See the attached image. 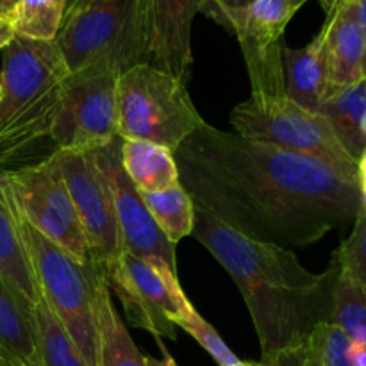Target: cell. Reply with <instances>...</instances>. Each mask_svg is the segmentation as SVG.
Here are the masks:
<instances>
[{"instance_id":"9a60e30c","label":"cell","mask_w":366,"mask_h":366,"mask_svg":"<svg viewBox=\"0 0 366 366\" xmlns=\"http://www.w3.org/2000/svg\"><path fill=\"white\" fill-rule=\"evenodd\" d=\"M324 36L327 93L366 79V38L356 18L354 2H340L327 13Z\"/></svg>"},{"instance_id":"4316f807","label":"cell","mask_w":366,"mask_h":366,"mask_svg":"<svg viewBox=\"0 0 366 366\" xmlns=\"http://www.w3.org/2000/svg\"><path fill=\"white\" fill-rule=\"evenodd\" d=\"M332 259L338 263L340 274L347 275L366 288V207H361L354 220L350 234L343 239Z\"/></svg>"},{"instance_id":"83f0119b","label":"cell","mask_w":366,"mask_h":366,"mask_svg":"<svg viewBox=\"0 0 366 366\" xmlns=\"http://www.w3.org/2000/svg\"><path fill=\"white\" fill-rule=\"evenodd\" d=\"M182 331L188 332L214 361L218 366H232L239 363L242 360H238L234 352L227 347V343L222 340V336L218 335L217 329L202 317L197 310H193L181 324L177 325Z\"/></svg>"},{"instance_id":"4fadbf2b","label":"cell","mask_w":366,"mask_h":366,"mask_svg":"<svg viewBox=\"0 0 366 366\" xmlns=\"http://www.w3.org/2000/svg\"><path fill=\"white\" fill-rule=\"evenodd\" d=\"M295 13L290 0H254L236 21L232 34L238 38L245 59L250 97H285V31Z\"/></svg>"},{"instance_id":"8992f818","label":"cell","mask_w":366,"mask_h":366,"mask_svg":"<svg viewBox=\"0 0 366 366\" xmlns=\"http://www.w3.org/2000/svg\"><path fill=\"white\" fill-rule=\"evenodd\" d=\"M18 217L43 300L68 332L88 366H99V327L93 297L95 263H79L39 234L21 217L20 209Z\"/></svg>"},{"instance_id":"1f68e13d","label":"cell","mask_w":366,"mask_h":366,"mask_svg":"<svg viewBox=\"0 0 366 366\" xmlns=\"http://www.w3.org/2000/svg\"><path fill=\"white\" fill-rule=\"evenodd\" d=\"M13 38H14V32H13V29H11L9 21L4 20V18H0V50L6 49Z\"/></svg>"},{"instance_id":"5bb4252c","label":"cell","mask_w":366,"mask_h":366,"mask_svg":"<svg viewBox=\"0 0 366 366\" xmlns=\"http://www.w3.org/2000/svg\"><path fill=\"white\" fill-rule=\"evenodd\" d=\"M206 0H145L149 63L188 82L193 64L192 25Z\"/></svg>"},{"instance_id":"b9f144b4","label":"cell","mask_w":366,"mask_h":366,"mask_svg":"<svg viewBox=\"0 0 366 366\" xmlns=\"http://www.w3.org/2000/svg\"><path fill=\"white\" fill-rule=\"evenodd\" d=\"M7 2H9V4H11V6H14V4H16V2H18V0H7Z\"/></svg>"},{"instance_id":"d4e9b609","label":"cell","mask_w":366,"mask_h":366,"mask_svg":"<svg viewBox=\"0 0 366 366\" xmlns=\"http://www.w3.org/2000/svg\"><path fill=\"white\" fill-rule=\"evenodd\" d=\"M331 324L342 329L354 345L366 349V288L338 274L332 292Z\"/></svg>"},{"instance_id":"cb8c5ba5","label":"cell","mask_w":366,"mask_h":366,"mask_svg":"<svg viewBox=\"0 0 366 366\" xmlns=\"http://www.w3.org/2000/svg\"><path fill=\"white\" fill-rule=\"evenodd\" d=\"M34 317L41 366H88L43 297L34 306Z\"/></svg>"},{"instance_id":"277c9868","label":"cell","mask_w":366,"mask_h":366,"mask_svg":"<svg viewBox=\"0 0 366 366\" xmlns=\"http://www.w3.org/2000/svg\"><path fill=\"white\" fill-rule=\"evenodd\" d=\"M54 43L70 75L149 63L145 0H75Z\"/></svg>"},{"instance_id":"e0dca14e","label":"cell","mask_w":366,"mask_h":366,"mask_svg":"<svg viewBox=\"0 0 366 366\" xmlns=\"http://www.w3.org/2000/svg\"><path fill=\"white\" fill-rule=\"evenodd\" d=\"M97 327H99V366H147V361L136 347L131 332L117 311L106 274L95 263L93 274Z\"/></svg>"},{"instance_id":"60d3db41","label":"cell","mask_w":366,"mask_h":366,"mask_svg":"<svg viewBox=\"0 0 366 366\" xmlns=\"http://www.w3.org/2000/svg\"><path fill=\"white\" fill-rule=\"evenodd\" d=\"M340 2H350V0H336V4H335V6H338ZM332 9H335V7H332ZM332 9H331V11H332Z\"/></svg>"},{"instance_id":"ac0fdd59","label":"cell","mask_w":366,"mask_h":366,"mask_svg":"<svg viewBox=\"0 0 366 366\" xmlns=\"http://www.w3.org/2000/svg\"><path fill=\"white\" fill-rule=\"evenodd\" d=\"M285 97L306 109L318 111L327 93L324 36L318 32L302 49H282Z\"/></svg>"},{"instance_id":"30bf717a","label":"cell","mask_w":366,"mask_h":366,"mask_svg":"<svg viewBox=\"0 0 366 366\" xmlns=\"http://www.w3.org/2000/svg\"><path fill=\"white\" fill-rule=\"evenodd\" d=\"M117 81L111 71L70 75L49 136L56 150H97L118 139Z\"/></svg>"},{"instance_id":"603a6c76","label":"cell","mask_w":366,"mask_h":366,"mask_svg":"<svg viewBox=\"0 0 366 366\" xmlns=\"http://www.w3.org/2000/svg\"><path fill=\"white\" fill-rule=\"evenodd\" d=\"M68 0H18L7 21L14 36L54 41L63 25Z\"/></svg>"},{"instance_id":"f1b7e54d","label":"cell","mask_w":366,"mask_h":366,"mask_svg":"<svg viewBox=\"0 0 366 366\" xmlns=\"http://www.w3.org/2000/svg\"><path fill=\"white\" fill-rule=\"evenodd\" d=\"M252 2L254 0H206L202 13L232 32L236 21L242 18V14Z\"/></svg>"},{"instance_id":"44dd1931","label":"cell","mask_w":366,"mask_h":366,"mask_svg":"<svg viewBox=\"0 0 366 366\" xmlns=\"http://www.w3.org/2000/svg\"><path fill=\"white\" fill-rule=\"evenodd\" d=\"M318 111L332 125L347 152L360 163L366 152V145L361 138V120L366 111V81L331 92Z\"/></svg>"},{"instance_id":"f6af8a7d","label":"cell","mask_w":366,"mask_h":366,"mask_svg":"<svg viewBox=\"0 0 366 366\" xmlns=\"http://www.w3.org/2000/svg\"><path fill=\"white\" fill-rule=\"evenodd\" d=\"M365 81H366V79H365Z\"/></svg>"},{"instance_id":"d6986e66","label":"cell","mask_w":366,"mask_h":366,"mask_svg":"<svg viewBox=\"0 0 366 366\" xmlns=\"http://www.w3.org/2000/svg\"><path fill=\"white\" fill-rule=\"evenodd\" d=\"M0 356L13 366H41L34 307L0 279Z\"/></svg>"},{"instance_id":"7c38bea8","label":"cell","mask_w":366,"mask_h":366,"mask_svg":"<svg viewBox=\"0 0 366 366\" xmlns=\"http://www.w3.org/2000/svg\"><path fill=\"white\" fill-rule=\"evenodd\" d=\"M64 184L74 200L92 261L106 270L124 252L109 188L97 163L95 150H54Z\"/></svg>"},{"instance_id":"7bdbcfd3","label":"cell","mask_w":366,"mask_h":366,"mask_svg":"<svg viewBox=\"0 0 366 366\" xmlns=\"http://www.w3.org/2000/svg\"><path fill=\"white\" fill-rule=\"evenodd\" d=\"M75 2V0H68V6H70V4H74Z\"/></svg>"},{"instance_id":"f546056e","label":"cell","mask_w":366,"mask_h":366,"mask_svg":"<svg viewBox=\"0 0 366 366\" xmlns=\"http://www.w3.org/2000/svg\"><path fill=\"white\" fill-rule=\"evenodd\" d=\"M261 363L264 366H307L306 343L281 350V352L274 354L268 360H261Z\"/></svg>"},{"instance_id":"ab89813d","label":"cell","mask_w":366,"mask_h":366,"mask_svg":"<svg viewBox=\"0 0 366 366\" xmlns=\"http://www.w3.org/2000/svg\"><path fill=\"white\" fill-rule=\"evenodd\" d=\"M0 366H13V365H9L6 360H4L2 356H0Z\"/></svg>"},{"instance_id":"9c48e42d","label":"cell","mask_w":366,"mask_h":366,"mask_svg":"<svg viewBox=\"0 0 366 366\" xmlns=\"http://www.w3.org/2000/svg\"><path fill=\"white\" fill-rule=\"evenodd\" d=\"M104 274L134 327L150 332L156 342L177 340V325L195 310L181 281L164 277L152 264L127 250Z\"/></svg>"},{"instance_id":"e575fe53","label":"cell","mask_w":366,"mask_h":366,"mask_svg":"<svg viewBox=\"0 0 366 366\" xmlns=\"http://www.w3.org/2000/svg\"><path fill=\"white\" fill-rule=\"evenodd\" d=\"M11 9H13V6H11L7 0H0V18H4V20H7V16H9Z\"/></svg>"},{"instance_id":"f35d334b","label":"cell","mask_w":366,"mask_h":366,"mask_svg":"<svg viewBox=\"0 0 366 366\" xmlns=\"http://www.w3.org/2000/svg\"><path fill=\"white\" fill-rule=\"evenodd\" d=\"M232 366H264V365L263 363H249V361H239V363H236Z\"/></svg>"},{"instance_id":"836d02e7","label":"cell","mask_w":366,"mask_h":366,"mask_svg":"<svg viewBox=\"0 0 366 366\" xmlns=\"http://www.w3.org/2000/svg\"><path fill=\"white\" fill-rule=\"evenodd\" d=\"M360 188H361V195H363V202L366 207V152L360 159Z\"/></svg>"},{"instance_id":"ba28073f","label":"cell","mask_w":366,"mask_h":366,"mask_svg":"<svg viewBox=\"0 0 366 366\" xmlns=\"http://www.w3.org/2000/svg\"><path fill=\"white\" fill-rule=\"evenodd\" d=\"M4 174L13 188L21 217L68 256L79 263H89L88 239L56 157L50 154L39 163L4 170Z\"/></svg>"},{"instance_id":"3957f363","label":"cell","mask_w":366,"mask_h":366,"mask_svg":"<svg viewBox=\"0 0 366 366\" xmlns=\"http://www.w3.org/2000/svg\"><path fill=\"white\" fill-rule=\"evenodd\" d=\"M2 52L0 168L49 138L70 79L54 41L14 36Z\"/></svg>"},{"instance_id":"d590c367","label":"cell","mask_w":366,"mask_h":366,"mask_svg":"<svg viewBox=\"0 0 366 366\" xmlns=\"http://www.w3.org/2000/svg\"><path fill=\"white\" fill-rule=\"evenodd\" d=\"M320 2H322V6H324L325 13H329V11H331L332 7H335L336 0H320Z\"/></svg>"},{"instance_id":"ee69618b","label":"cell","mask_w":366,"mask_h":366,"mask_svg":"<svg viewBox=\"0 0 366 366\" xmlns=\"http://www.w3.org/2000/svg\"><path fill=\"white\" fill-rule=\"evenodd\" d=\"M0 95H2V89H0Z\"/></svg>"},{"instance_id":"52a82bcc","label":"cell","mask_w":366,"mask_h":366,"mask_svg":"<svg viewBox=\"0 0 366 366\" xmlns=\"http://www.w3.org/2000/svg\"><path fill=\"white\" fill-rule=\"evenodd\" d=\"M229 120L236 134L243 138L315 157L349 177L360 179V163L340 143L320 111L306 109L286 97H250L234 106Z\"/></svg>"},{"instance_id":"8fae6325","label":"cell","mask_w":366,"mask_h":366,"mask_svg":"<svg viewBox=\"0 0 366 366\" xmlns=\"http://www.w3.org/2000/svg\"><path fill=\"white\" fill-rule=\"evenodd\" d=\"M95 157L109 188L124 249L152 264L164 277L179 281L175 245L157 227L142 193L122 167V139L97 149Z\"/></svg>"},{"instance_id":"484cf974","label":"cell","mask_w":366,"mask_h":366,"mask_svg":"<svg viewBox=\"0 0 366 366\" xmlns=\"http://www.w3.org/2000/svg\"><path fill=\"white\" fill-rule=\"evenodd\" d=\"M307 366H354L352 342L331 322L317 325L306 342Z\"/></svg>"},{"instance_id":"5b68a950","label":"cell","mask_w":366,"mask_h":366,"mask_svg":"<svg viewBox=\"0 0 366 366\" xmlns=\"http://www.w3.org/2000/svg\"><path fill=\"white\" fill-rule=\"evenodd\" d=\"M117 122L120 139L152 142L172 152L206 125L186 82L150 63L118 75Z\"/></svg>"},{"instance_id":"ffe728a7","label":"cell","mask_w":366,"mask_h":366,"mask_svg":"<svg viewBox=\"0 0 366 366\" xmlns=\"http://www.w3.org/2000/svg\"><path fill=\"white\" fill-rule=\"evenodd\" d=\"M122 167L143 193L163 192L179 182L175 154L152 142L122 139Z\"/></svg>"},{"instance_id":"6da1fadb","label":"cell","mask_w":366,"mask_h":366,"mask_svg":"<svg viewBox=\"0 0 366 366\" xmlns=\"http://www.w3.org/2000/svg\"><path fill=\"white\" fill-rule=\"evenodd\" d=\"M174 154L197 209L256 242L304 249L365 206L360 179L209 124Z\"/></svg>"},{"instance_id":"4dcf8cb0","label":"cell","mask_w":366,"mask_h":366,"mask_svg":"<svg viewBox=\"0 0 366 366\" xmlns=\"http://www.w3.org/2000/svg\"><path fill=\"white\" fill-rule=\"evenodd\" d=\"M157 347H159V350H161V354H163V357H159V360H156V357H145L147 366H179L177 361H175L174 357H172V354L168 352L167 347H164V343L161 342V340H159V342H157Z\"/></svg>"},{"instance_id":"74e56055","label":"cell","mask_w":366,"mask_h":366,"mask_svg":"<svg viewBox=\"0 0 366 366\" xmlns=\"http://www.w3.org/2000/svg\"><path fill=\"white\" fill-rule=\"evenodd\" d=\"M290 2H292V4H293V6H295V9H297V11H299V9H300V7H302V6H304V4H306V2H307V0H290Z\"/></svg>"},{"instance_id":"d6a6232c","label":"cell","mask_w":366,"mask_h":366,"mask_svg":"<svg viewBox=\"0 0 366 366\" xmlns=\"http://www.w3.org/2000/svg\"><path fill=\"white\" fill-rule=\"evenodd\" d=\"M354 9H356V18L360 21V27L366 38V0H352Z\"/></svg>"},{"instance_id":"7a4b0ae2","label":"cell","mask_w":366,"mask_h":366,"mask_svg":"<svg viewBox=\"0 0 366 366\" xmlns=\"http://www.w3.org/2000/svg\"><path fill=\"white\" fill-rule=\"evenodd\" d=\"M193 238L209 250L242 293L263 360L304 345L315 327L331 322L335 259L322 274L307 270L292 249L239 234L195 207Z\"/></svg>"},{"instance_id":"2e32d148","label":"cell","mask_w":366,"mask_h":366,"mask_svg":"<svg viewBox=\"0 0 366 366\" xmlns=\"http://www.w3.org/2000/svg\"><path fill=\"white\" fill-rule=\"evenodd\" d=\"M0 279L32 307L41 299L31 254L21 234L16 200L4 172H0Z\"/></svg>"},{"instance_id":"8d00e7d4","label":"cell","mask_w":366,"mask_h":366,"mask_svg":"<svg viewBox=\"0 0 366 366\" xmlns=\"http://www.w3.org/2000/svg\"><path fill=\"white\" fill-rule=\"evenodd\" d=\"M361 138H363V142L366 145V111L363 114V120H361Z\"/></svg>"},{"instance_id":"7402d4cb","label":"cell","mask_w":366,"mask_h":366,"mask_svg":"<svg viewBox=\"0 0 366 366\" xmlns=\"http://www.w3.org/2000/svg\"><path fill=\"white\" fill-rule=\"evenodd\" d=\"M139 193H142L147 209L156 220L157 227L170 239V243L177 245L179 242L193 234L195 204H193L189 193L182 188L181 182L163 189V192Z\"/></svg>"}]
</instances>
